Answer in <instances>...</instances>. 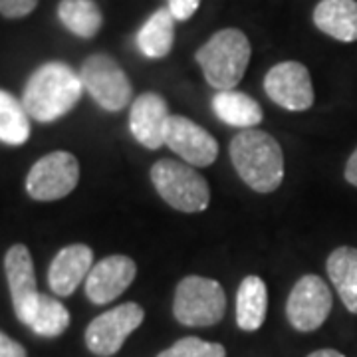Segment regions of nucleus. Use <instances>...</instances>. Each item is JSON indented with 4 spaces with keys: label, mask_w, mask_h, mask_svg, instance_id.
<instances>
[{
    "label": "nucleus",
    "mask_w": 357,
    "mask_h": 357,
    "mask_svg": "<svg viewBox=\"0 0 357 357\" xmlns=\"http://www.w3.org/2000/svg\"><path fill=\"white\" fill-rule=\"evenodd\" d=\"M84 91L82 77L70 66L48 62L30 76L22 93L26 114L40 123H50L74 109Z\"/></svg>",
    "instance_id": "f257e3e1"
},
{
    "label": "nucleus",
    "mask_w": 357,
    "mask_h": 357,
    "mask_svg": "<svg viewBox=\"0 0 357 357\" xmlns=\"http://www.w3.org/2000/svg\"><path fill=\"white\" fill-rule=\"evenodd\" d=\"M238 177L256 192H272L284 178V153L278 141L260 129H243L230 143Z\"/></svg>",
    "instance_id": "f03ea898"
},
{
    "label": "nucleus",
    "mask_w": 357,
    "mask_h": 357,
    "mask_svg": "<svg viewBox=\"0 0 357 357\" xmlns=\"http://www.w3.org/2000/svg\"><path fill=\"white\" fill-rule=\"evenodd\" d=\"M250 42L244 32L236 28H225L203 44L195 58L208 86L225 91L241 84L250 62Z\"/></svg>",
    "instance_id": "7ed1b4c3"
},
{
    "label": "nucleus",
    "mask_w": 357,
    "mask_h": 357,
    "mask_svg": "<svg viewBox=\"0 0 357 357\" xmlns=\"http://www.w3.org/2000/svg\"><path fill=\"white\" fill-rule=\"evenodd\" d=\"M151 181L159 197L181 213H201L211 203V189L195 167L161 159L151 167Z\"/></svg>",
    "instance_id": "20e7f679"
},
{
    "label": "nucleus",
    "mask_w": 357,
    "mask_h": 357,
    "mask_svg": "<svg viewBox=\"0 0 357 357\" xmlns=\"http://www.w3.org/2000/svg\"><path fill=\"white\" fill-rule=\"evenodd\" d=\"M227 310V294L213 278L187 276L178 282L173 314L189 328H208L218 324Z\"/></svg>",
    "instance_id": "39448f33"
},
{
    "label": "nucleus",
    "mask_w": 357,
    "mask_h": 357,
    "mask_svg": "<svg viewBox=\"0 0 357 357\" xmlns=\"http://www.w3.org/2000/svg\"><path fill=\"white\" fill-rule=\"evenodd\" d=\"M84 89L105 112H121L131 100V82L123 68L107 54H93L82 64Z\"/></svg>",
    "instance_id": "423d86ee"
},
{
    "label": "nucleus",
    "mask_w": 357,
    "mask_h": 357,
    "mask_svg": "<svg viewBox=\"0 0 357 357\" xmlns=\"http://www.w3.org/2000/svg\"><path fill=\"white\" fill-rule=\"evenodd\" d=\"M79 181V163L68 151H54L38 159L28 177L26 191L34 201H58L76 189Z\"/></svg>",
    "instance_id": "0eeeda50"
},
{
    "label": "nucleus",
    "mask_w": 357,
    "mask_h": 357,
    "mask_svg": "<svg viewBox=\"0 0 357 357\" xmlns=\"http://www.w3.org/2000/svg\"><path fill=\"white\" fill-rule=\"evenodd\" d=\"M332 290L316 274H306L294 284L286 302V316L298 332H316L332 312Z\"/></svg>",
    "instance_id": "6e6552de"
},
{
    "label": "nucleus",
    "mask_w": 357,
    "mask_h": 357,
    "mask_svg": "<svg viewBox=\"0 0 357 357\" xmlns=\"http://www.w3.org/2000/svg\"><path fill=\"white\" fill-rule=\"evenodd\" d=\"M143 319H145V312L135 302L115 306L114 310L91 319L86 330V345L96 356H115L129 335L143 324Z\"/></svg>",
    "instance_id": "1a4fd4ad"
},
{
    "label": "nucleus",
    "mask_w": 357,
    "mask_h": 357,
    "mask_svg": "<svg viewBox=\"0 0 357 357\" xmlns=\"http://www.w3.org/2000/svg\"><path fill=\"white\" fill-rule=\"evenodd\" d=\"M266 96L288 112H306L314 105V86L304 64L280 62L264 77Z\"/></svg>",
    "instance_id": "9d476101"
},
{
    "label": "nucleus",
    "mask_w": 357,
    "mask_h": 357,
    "mask_svg": "<svg viewBox=\"0 0 357 357\" xmlns=\"http://www.w3.org/2000/svg\"><path fill=\"white\" fill-rule=\"evenodd\" d=\"M4 268H6V280H8L10 296H13L14 314L24 326L30 328L36 314L40 292L36 288L34 262H32L30 250L24 244L10 246V250L4 258Z\"/></svg>",
    "instance_id": "9b49d317"
},
{
    "label": "nucleus",
    "mask_w": 357,
    "mask_h": 357,
    "mask_svg": "<svg viewBox=\"0 0 357 357\" xmlns=\"http://www.w3.org/2000/svg\"><path fill=\"white\" fill-rule=\"evenodd\" d=\"M165 145L191 167H208L217 161V139L199 123L183 115H169L165 128Z\"/></svg>",
    "instance_id": "f8f14e48"
},
{
    "label": "nucleus",
    "mask_w": 357,
    "mask_h": 357,
    "mask_svg": "<svg viewBox=\"0 0 357 357\" xmlns=\"http://www.w3.org/2000/svg\"><path fill=\"white\" fill-rule=\"evenodd\" d=\"M135 274L137 266L129 256H107L89 270L86 278V294L98 306L109 304L128 290L131 282L135 280Z\"/></svg>",
    "instance_id": "ddd939ff"
},
{
    "label": "nucleus",
    "mask_w": 357,
    "mask_h": 357,
    "mask_svg": "<svg viewBox=\"0 0 357 357\" xmlns=\"http://www.w3.org/2000/svg\"><path fill=\"white\" fill-rule=\"evenodd\" d=\"M169 121L167 102L155 91L141 93L131 105L129 129L133 137L147 149H159L165 145V128Z\"/></svg>",
    "instance_id": "4468645a"
},
{
    "label": "nucleus",
    "mask_w": 357,
    "mask_h": 357,
    "mask_svg": "<svg viewBox=\"0 0 357 357\" xmlns=\"http://www.w3.org/2000/svg\"><path fill=\"white\" fill-rule=\"evenodd\" d=\"M93 268V252L86 244H70L52 260L48 270V284L58 296H70L88 278Z\"/></svg>",
    "instance_id": "2eb2a0df"
},
{
    "label": "nucleus",
    "mask_w": 357,
    "mask_h": 357,
    "mask_svg": "<svg viewBox=\"0 0 357 357\" xmlns=\"http://www.w3.org/2000/svg\"><path fill=\"white\" fill-rule=\"evenodd\" d=\"M314 24L337 42H356L357 0H321L314 10Z\"/></svg>",
    "instance_id": "dca6fc26"
},
{
    "label": "nucleus",
    "mask_w": 357,
    "mask_h": 357,
    "mask_svg": "<svg viewBox=\"0 0 357 357\" xmlns=\"http://www.w3.org/2000/svg\"><path fill=\"white\" fill-rule=\"evenodd\" d=\"M268 312L266 284L258 276H246L236 292V324L243 332L262 328Z\"/></svg>",
    "instance_id": "f3484780"
},
{
    "label": "nucleus",
    "mask_w": 357,
    "mask_h": 357,
    "mask_svg": "<svg viewBox=\"0 0 357 357\" xmlns=\"http://www.w3.org/2000/svg\"><path fill=\"white\" fill-rule=\"evenodd\" d=\"M326 270L344 306L357 316V248L354 246L335 248L328 256Z\"/></svg>",
    "instance_id": "a211bd4d"
},
{
    "label": "nucleus",
    "mask_w": 357,
    "mask_h": 357,
    "mask_svg": "<svg viewBox=\"0 0 357 357\" xmlns=\"http://www.w3.org/2000/svg\"><path fill=\"white\" fill-rule=\"evenodd\" d=\"M213 112L230 128L252 129L262 121V109L258 102L243 91H234V89H225L215 93Z\"/></svg>",
    "instance_id": "6ab92c4d"
},
{
    "label": "nucleus",
    "mask_w": 357,
    "mask_h": 357,
    "mask_svg": "<svg viewBox=\"0 0 357 357\" xmlns=\"http://www.w3.org/2000/svg\"><path fill=\"white\" fill-rule=\"evenodd\" d=\"M175 42V16L169 8H159L151 18L141 26L137 34V46L145 58L159 60L165 58Z\"/></svg>",
    "instance_id": "aec40b11"
},
{
    "label": "nucleus",
    "mask_w": 357,
    "mask_h": 357,
    "mask_svg": "<svg viewBox=\"0 0 357 357\" xmlns=\"http://www.w3.org/2000/svg\"><path fill=\"white\" fill-rule=\"evenodd\" d=\"M58 16L79 38H93L102 30V10L96 0H62L58 4Z\"/></svg>",
    "instance_id": "412c9836"
},
{
    "label": "nucleus",
    "mask_w": 357,
    "mask_h": 357,
    "mask_svg": "<svg viewBox=\"0 0 357 357\" xmlns=\"http://www.w3.org/2000/svg\"><path fill=\"white\" fill-rule=\"evenodd\" d=\"M30 137V115L22 102L0 89V141L6 145H24Z\"/></svg>",
    "instance_id": "4be33fe9"
},
{
    "label": "nucleus",
    "mask_w": 357,
    "mask_h": 357,
    "mask_svg": "<svg viewBox=\"0 0 357 357\" xmlns=\"http://www.w3.org/2000/svg\"><path fill=\"white\" fill-rule=\"evenodd\" d=\"M70 326V312L68 307L54 300L46 294H40L36 314L30 324V330L38 333L42 337H56L60 333H64Z\"/></svg>",
    "instance_id": "5701e85b"
},
{
    "label": "nucleus",
    "mask_w": 357,
    "mask_h": 357,
    "mask_svg": "<svg viewBox=\"0 0 357 357\" xmlns=\"http://www.w3.org/2000/svg\"><path fill=\"white\" fill-rule=\"evenodd\" d=\"M157 357H227L225 345L204 342L201 337H183L177 344L167 347Z\"/></svg>",
    "instance_id": "b1692460"
},
{
    "label": "nucleus",
    "mask_w": 357,
    "mask_h": 357,
    "mask_svg": "<svg viewBox=\"0 0 357 357\" xmlns=\"http://www.w3.org/2000/svg\"><path fill=\"white\" fill-rule=\"evenodd\" d=\"M38 6V0H0V14L6 18H24Z\"/></svg>",
    "instance_id": "393cba45"
},
{
    "label": "nucleus",
    "mask_w": 357,
    "mask_h": 357,
    "mask_svg": "<svg viewBox=\"0 0 357 357\" xmlns=\"http://www.w3.org/2000/svg\"><path fill=\"white\" fill-rule=\"evenodd\" d=\"M199 6H201V0H167V8L178 22L189 20L192 14L199 10Z\"/></svg>",
    "instance_id": "a878e982"
},
{
    "label": "nucleus",
    "mask_w": 357,
    "mask_h": 357,
    "mask_svg": "<svg viewBox=\"0 0 357 357\" xmlns=\"http://www.w3.org/2000/svg\"><path fill=\"white\" fill-rule=\"evenodd\" d=\"M0 357H28V354L18 342H14L13 337L0 332Z\"/></svg>",
    "instance_id": "bb28decb"
},
{
    "label": "nucleus",
    "mask_w": 357,
    "mask_h": 357,
    "mask_svg": "<svg viewBox=\"0 0 357 357\" xmlns=\"http://www.w3.org/2000/svg\"><path fill=\"white\" fill-rule=\"evenodd\" d=\"M344 175H345V181H347L349 185L357 187V149L351 153V157L347 159Z\"/></svg>",
    "instance_id": "cd10ccee"
},
{
    "label": "nucleus",
    "mask_w": 357,
    "mask_h": 357,
    "mask_svg": "<svg viewBox=\"0 0 357 357\" xmlns=\"http://www.w3.org/2000/svg\"><path fill=\"white\" fill-rule=\"evenodd\" d=\"M307 357H345L342 351H337V349H330V347H326V349H318V351H312Z\"/></svg>",
    "instance_id": "c85d7f7f"
}]
</instances>
